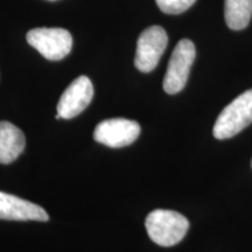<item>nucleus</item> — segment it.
<instances>
[{
  "mask_svg": "<svg viewBox=\"0 0 252 252\" xmlns=\"http://www.w3.org/2000/svg\"><path fill=\"white\" fill-rule=\"evenodd\" d=\"M26 39L33 48L50 61L64 59L72 48V36L64 28H34L28 32Z\"/></svg>",
  "mask_w": 252,
  "mask_h": 252,
  "instance_id": "20e7f679",
  "label": "nucleus"
},
{
  "mask_svg": "<svg viewBox=\"0 0 252 252\" xmlns=\"http://www.w3.org/2000/svg\"><path fill=\"white\" fill-rule=\"evenodd\" d=\"M196 0H156L158 7L166 14H181L194 5Z\"/></svg>",
  "mask_w": 252,
  "mask_h": 252,
  "instance_id": "9b49d317",
  "label": "nucleus"
},
{
  "mask_svg": "<svg viewBox=\"0 0 252 252\" xmlns=\"http://www.w3.org/2000/svg\"><path fill=\"white\" fill-rule=\"evenodd\" d=\"M140 134V125L137 122L125 118H112L100 122L94 132L97 143L121 149L134 143Z\"/></svg>",
  "mask_w": 252,
  "mask_h": 252,
  "instance_id": "423d86ee",
  "label": "nucleus"
},
{
  "mask_svg": "<svg viewBox=\"0 0 252 252\" xmlns=\"http://www.w3.org/2000/svg\"><path fill=\"white\" fill-rule=\"evenodd\" d=\"M252 17V0H225L224 18L232 31L244 30Z\"/></svg>",
  "mask_w": 252,
  "mask_h": 252,
  "instance_id": "9d476101",
  "label": "nucleus"
},
{
  "mask_svg": "<svg viewBox=\"0 0 252 252\" xmlns=\"http://www.w3.org/2000/svg\"><path fill=\"white\" fill-rule=\"evenodd\" d=\"M252 123V89L247 90L229 103L216 119L214 137L225 140L235 137Z\"/></svg>",
  "mask_w": 252,
  "mask_h": 252,
  "instance_id": "f03ea898",
  "label": "nucleus"
},
{
  "mask_svg": "<svg viewBox=\"0 0 252 252\" xmlns=\"http://www.w3.org/2000/svg\"><path fill=\"white\" fill-rule=\"evenodd\" d=\"M94 97V87L90 78L80 76L72 81L58 103V115L62 119H71L83 112Z\"/></svg>",
  "mask_w": 252,
  "mask_h": 252,
  "instance_id": "0eeeda50",
  "label": "nucleus"
},
{
  "mask_svg": "<svg viewBox=\"0 0 252 252\" xmlns=\"http://www.w3.org/2000/svg\"><path fill=\"white\" fill-rule=\"evenodd\" d=\"M251 167H252V160H251Z\"/></svg>",
  "mask_w": 252,
  "mask_h": 252,
  "instance_id": "f8f14e48",
  "label": "nucleus"
},
{
  "mask_svg": "<svg viewBox=\"0 0 252 252\" xmlns=\"http://www.w3.org/2000/svg\"><path fill=\"white\" fill-rule=\"evenodd\" d=\"M26 146L24 132L9 122H0V163H11Z\"/></svg>",
  "mask_w": 252,
  "mask_h": 252,
  "instance_id": "1a4fd4ad",
  "label": "nucleus"
},
{
  "mask_svg": "<svg viewBox=\"0 0 252 252\" xmlns=\"http://www.w3.org/2000/svg\"><path fill=\"white\" fill-rule=\"evenodd\" d=\"M0 220L46 222L49 220V216L42 207L35 203L0 191Z\"/></svg>",
  "mask_w": 252,
  "mask_h": 252,
  "instance_id": "6e6552de",
  "label": "nucleus"
},
{
  "mask_svg": "<svg viewBox=\"0 0 252 252\" xmlns=\"http://www.w3.org/2000/svg\"><path fill=\"white\" fill-rule=\"evenodd\" d=\"M147 234L160 247H174L185 238L189 222L184 215L174 210L157 209L150 213L145 220Z\"/></svg>",
  "mask_w": 252,
  "mask_h": 252,
  "instance_id": "f257e3e1",
  "label": "nucleus"
},
{
  "mask_svg": "<svg viewBox=\"0 0 252 252\" xmlns=\"http://www.w3.org/2000/svg\"><path fill=\"white\" fill-rule=\"evenodd\" d=\"M168 36L166 31L160 26H151L140 34L135 50L134 65L141 72H151L157 68L158 63L166 47Z\"/></svg>",
  "mask_w": 252,
  "mask_h": 252,
  "instance_id": "39448f33",
  "label": "nucleus"
},
{
  "mask_svg": "<svg viewBox=\"0 0 252 252\" xmlns=\"http://www.w3.org/2000/svg\"><path fill=\"white\" fill-rule=\"evenodd\" d=\"M195 56L196 49L190 40L182 39L179 41L169 59L163 78V90L167 94H175L186 87Z\"/></svg>",
  "mask_w": 252,
  "mask_h": 252,
  "instance_id": "7ed1b4c3",
  "label": "nucleus"
}]
</instances>
